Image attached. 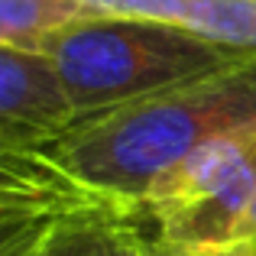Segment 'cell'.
Returning <instances> with one entry per match:
<instances>
[{"mask_svg":"<svg viewBox=\"0 0 256 256\" xmlns=\"http://www.w3.org/2000/svg\"><path fill=\"white\" fill-rule=\"evenodd\" d=\"M250 124H256V56L78 124L42 152L78 192L126 214H146L150 194L178 166Z\"/></svg>","mask_w":256,"mask_h":256,"instance_id":"cell-1","label":"cell"},{"mask_svg":"<svg viewBox=\"0 0 256 256\" xmlns=\"http://www.w3.org/2000/svg\"><path fill=\"white\" fill-rule=\"evenodd\" d=\"M39 52L62 78L75 126L244 58L182 23L104 13L49 32Z\"/></svg>","mask_w":256,"mask_h":256,"instance_id":"cell-2","label":"cell"},{"mask_svg":"<svg viewBox=\"0 0 256 256\" xmlns=\"http://www.w3.org/2000/svg\"><path fill=\"white\" fill-rule=\"evenodd\" d=\"M256 201V124L198 150L146 201L159 240L185 250H227Z\"/></svg>","mask_w":256,"mask_h":256,"instance_id":"cell-3","label":"cell"},{"mask_svg":"<svg viewBox=\"0 0 256 256\" xmlns=\"http://www.w3.org/2000/svg\"><path fill=\"white\" fill-rule=\"evenodd\" d=\"M72 126L75 110L52 58L0 46V146L42 152Z\"/></svg>","mask_w":256,"mask_h":256,"instance_id":"cell-4","label":"cell"},{"mask_svg":"<svg viewBox=\"0 0 256 256\" xmlns=\"http://www.w3.org/2000/svg\"><path fill=\"white\" fill-rule=\"evenodd\" d=\"M146 246L150 237L136 227V214L100 198H82L52 214L26 256H146Z\"/></svg>","mask_w":256,"mask_h":256,"instance_id":"cell-5","label":"cell"},{"mask_svg":"<svg viewBox=\"0 0 256 256\" xmlns=\"http://www.w3.org/2000/svg\"><path fill=\"white\" fill-rule=\"evenodd\" d=\"M178 23L244 58L256 56V0H182Z\"/></svg>","mask_w":256,"mask_h":256,"instance_id":"cell-6","label":"cell"},{"mask_svg":"<svg viewBox=\"0 0 256 256\" xmlns=\"http://www.w3.org/2000/svg\"><path fill=\"white\" fill-rule=\"evenodd\" d=\"M82 16H98L78 0H0V46L39 49L49 32L75 23Z\"/></svg>","mask_w":256,"mask_h":256,"instance_id":"cell-7","label":"cell"},{"mask_svg":"<svg viewBox=\"0 0 256 256\" xmlns=\"http://www.w3.org/2000/svg\"><path fill=\"white\" fill-rule=\"evenodd\" d=\"M0 192L26 198H88L46 152L0 146Z\"/></svg>","mask_w":256,"mask_h":256,"instance_id":"cell-8","label":"cell"},{"mask_svg":"<svg viewBox=\"0 0 256 256\" xmlns=\"http://www.w3.org/2000/svg\"><path fill=\"white\" fill-rule=\"evenodd\" d=\"M68 201H82V198H36V201H20V204L0 208V256H26L32 250V244L42 237L52 214Z\"/></svg>","mask_w":256,"mask_h":256,"instance_id":"cell-9","label":"cell"},{"mask_svg":"<svg viewBox=\"0 0 256 256\" xmlns=\"http://www.w3.org/2000/svg\"><path fill=\"white\" fill-rule=\"evenodd\" d=\"M78 4L91 13H104V16H140L178 23L182 0H78Z\"/></svg>","mask_w":256,"mask_h":256,"instance_id":"cell-10","label":"cell"},{"mask_svg":"<svg viewBox=\"0 0 256 256\" xmlns=\"http://www.w3.org/2000/svg\"><path fill=\"white\" fill-rule=\"evenodd\" d=\"M227 250L237 253V256H256V201H253L250 211H246V218L240 220V227L234 230Z\"/></svg>","mask_w":256,"mask_h":256,"instance_id":"cell-11","label":"cell"},{"mask_svg":"<svg viewBox=\"0 0 256 256\" xmlns=\"http://www.w3.org/2000/svg\"><path fill=\"white\" fill-rule=\"evenodd\" d=\"M146 256H237V253H230V250H185V246H172L159 237H150Z\"/></svg>","mask_w":256,"mask_h":256,"instance_id":"cell-12","label":"cell"},{"mask_svg":"<svg viewBox=\"0 0 256 256\" xmlns=\"http://www.w3.org/2000/svg\"><path fill=\"white\" fill-rule=\"evenodd\" d=\"M13 201H30L26 194H4L0 192V204H13Z\"/></svg>","mask_w":256,"mask_h":256,"instance_id":"cell-13","label":"cell"},{"mask_svg":"<svg viewBox=\"0 0 256 256\" xmlns=\"http://www.w3.org/2000/svg\"><path fill=\"white\" fill-rule=\"evenodd\" d=\"M30 201H36V198H30ZM13 204H20V201H13ZM0 208H6V204H0Z\"/></svg>","mask_w":256,"mask_h":256,"instance_id":"cell-14","label":"cell"}]
</instances>
